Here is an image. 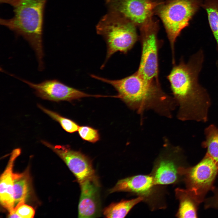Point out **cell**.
Wrapping results in <instances>:
<instances>
[{
  "mask_svg": "<svg viewBox=\"0 0 218 218\" xmlns=\"http://www.w3.org/2000/svg\"><path fill=\"white\" fill-rule=\"evenodd\" d=\"M23 0H0L1 3H5L9 4L14 8L20 5Z\"/></svg>",
  "mask_w": 218,
  "mask_h": 218,
  "instance_id": "cb8c5ba5",
  "label": "cell"
},
{
  "mask_svg": "<svg viewBox=\"0 0 218 218\" xmlns=\"http://www.w3.org/2000/svg\"><path fill=\"white\" fill-rule=\"evenodd\" d=\"M91 77L112 86L118 93L117 98L141 116L145 111L152 110L159 115L170 118L177 106L173 97L163 91L160 83H149L137 71L118 80L94 74Z\"/></svg>",
  "mask_w": 218,
  "mask_h": 218,
  "instance_id": "7a4b0ae2",
  "label": "cell"
},
{
  "mask_svg": "<svg viewBox=\"0 0 218 218\" xmlns=\"http://www.w3.org/2000/svg\"><path fill=\"white\" fill-rule=\"evenodd\" d=\"M176 197L179 202L177 216L179 218H197L198 207L200 203L187 189L177 188Z\"/></svg>",
  "mask_w": 218,
  "mask_h": 218,
  "instance_id": "9a60e30c",
  "label": "cell"
},
{
  "mask_svg": "<svg viewBox=\"0 0 218 218\" xmlns=\"http://www.w3.org/2000/svg\"><path fill=\"white\" fill-rule=\"evenodd\" d=\"M47 0H23L14 8L12 17L0 19L1 25L28 43L35 54L40 71L44 68L42 35L44 11Z\"/></svg>",
  "mask_w": 218,
  "mask_h": 218,
  "instance_id": "3957f363",
  "label": "cell"
},
{
  "mask_svg": "<svg viewBox=\"0 0 218 218\" xmlns=\"http://www.w3.org/2000/svg\"><path fill=\"white\" fill-rule=\"evenodd\" d=\"M201 7L206 12L209 25L216 42L218 52V0H204Z\"/></svg>",
  "mask_w": 218,
  "mask_h": 218,
  "instance_id": "d6986e66",
  "label": "cell"
},
{
  "mask_svg": "<svg viewBox=\"0 0 218 218\" xmlns=\"http://www.w3.org/2000/svg\"><path fill=\"white\" fill-rule=\"evenodd\" d=\"M203 0H163L157 7L155 14L161 20L175 61V44L181 31L187 27L194 15L202 6Z\"/></svg>",
  "mask_w": 218,
  "mask_h": 218,
  "instance_id": "5b68a950",
  "label": "cell"
},
{
  "mask_svg": "<svg viewBox=\"0 0 218 218\" xmlns=\"http://www.w3.org/2000/svg\"><path fill=\"white\" fill-rule=\"evenodd\" d=\"M41 142L63 160L79 183L95 176L90 160L82 153L71 149L68 145H54L44 140Z\"/></svg>",
  "mask_w": 218,
  "mask_h": 218,
  "instance_id": "30bf717a",
  "label": "cell"
},
{
  "mask_svg": "<svg viewBox=\"0 0 218 218\" xmlns=\"http://www.w3.org/2000/svg\"><path fill=\"white\" fill-rule=\"evenodd\" d=\"M155 185L152 176L137 175L119 180L108 192L109 193L119 191L128 192L140 196H146L150 193Z\"/></svg>",
  "mask_w": 218,
  "mask_h": 218,
  "instance_id": "5bb4252c",
  "label": "cell"
},
{
  "mask_svg": "<svg viewBox=\"0 0 218 218\" xmlns=\"http://www.w3.org/2000/svg\"><path fill=\"white\" fill-rule=\"evenodd\" d=\"M37 106L42 111L54 120L60 124L63 129L69 133H73L78 131L79 126L75 122L64 117L56 112L48 109L41 105L38 104Z\"/></svg>",
  "mask_w": 218,
  "mask_h": 218,
  "instance_id": "ffe728a7",
  "label": "cell"
},
{
  "mask_svg": "<svg viewBox=\"0 0 218 218\" xmlns=\"http://www.w3.org/2000/svg\"><path fill=\"white\" fill-rule=\"evenodd\" d=\"M139 28L141 54L139 66L136 71L149 83L159 82L158 54L160 43L157 36L158 22L153 19Z\"/></svg>",
  "mask_w": 218,
  "mask_h": 218,
  "instance_id": "52a82bcc",
  "label": "cell"
},
{
  "mask_svg": "<svg viewBox=\"0 0 218 218\" xmlns=\"http://www.w3.org/2000/svg\"><path fill=\"white\" fill-rule=\"evenodd\" d=\"M21 150L16 148L11 152L7 165L0 178L1 204L10 213L15 208L13 168L15 161Z\"/></svg>",
  "mask_w": 218,
  "mask_h": 218,
  "instance_id": "4fadbf2b",
  "label": "cell"
},
{
  "mask_svg": "<svg viewBox=\"0 0 218 218\" xmlns=\"http://www.w3.org/2000/svg\"><path fill=\"white\" fill-rule=\"evenodd\" d=\"M81 194L78 206V217L94 218L101 212L100 186L95 176L79 183Z\"/></svg>",
  "mask_w": 218,
  "mask_h": 218,
  "instance_id": "7c38bea8",
  "label": "cell"
},
{
  "mask_svg": "<svg viewBox=\"0 0 218 218\" xmlns=\"http://www.w3.org/2000/svg\"><path fill=\"white\" fill-rule=\"evenodd\" d=\"M163 155L157 162L151 175L156 185H167L176 182L180 176L178 166L175 160L182 155V150L172 146L166 138L164 140Z\"/></svg>",
  "mask_w": 218,
  "mask_h": 218,
  "instance_id": "8fae6325",
  "label": "cell"
},
{
  "mask_svg": "<svg viewBox=\"0 0 218 218\" xmlns=\"http://www.w3.org/2000/svg\"><path fill=\"white\" fill-rule=\"evenodd\" d=\"M144 199L143 197L113 203L105 208L103 214L107 218H124L131 209Z\"/></svg>",
  "mask_w": 218,
  "mask_h": 218,
  "instance_id": "e0dca14e",
  "label": "cell"
},
{
  "mask_svg": "<svg viewBox=\"0 0 218 218\" xmlns=\"http://www.w3.org/2000/svg\"><path fill=\"white\" fill-rule=\"evenodd\" d=\"M212 190L214 195L213 196L205 199V208L218 209V188L214 187Z\"/></svg>",
  "mask_w": 218,
  "mask_h": 218,
  "instance_id": "603a6c76",
  "label": "cell"
},
{
  "mask_svg": "<svg viewBox=\"0 0 218 218\" xmlns=\"http://www.w3.org/2000/svg\"><path fill=\"white\" fill-rule=\"evenodd\" d=\"M163 0H105L108 11L116 12L139 28L153 20Z\"/></svg>",
  "mask_w": 218,
  "mask_h": 218,
  "instance_id": "ba28073f",
  "label": "cell"
},
{
  "mask_svg": "<svg viewBox=\"0 0 218 218\" xmlns=\"http://www.w3.org/2000/svg\"><path fill=\"white\" fill-rule=\"evenodd\" d=\"M13 212H15L19 218H31L34 217L35 211L31 206L25 203H20L15 207Z\"/></svg>",
  "mask_w": 218,
  "mask_h": 218,
  "instance_id": "7402d4cb",
  "label": "cell"
},
{
  "mask_svg": "<svg viewBox=\"0 0 218 218\" xmlns=\"http://www.w3.org/2000/svg\"><path fill=\"white\" fill-rule=\"evenodd\" d=\"M178 173L182 177L187 189L201 203L205 196L214 187V182L218 173V167L206 153L201 160L191 167L181 166Z\"/></svg>",
  "mask_w": 218,
  "mask_h": 218,
  "instance_id": "8992f818",
  "label": "cell"
},
{
  "mask_svg": "<svg viewBox=\"0 0 218 218\" xmlns=\"http://www.w3.org/2000/svg\"><path fill=\"white\" fill-rule=\"evenodd\" d=\"M205 139L202 146L207 149L206 154L214 160L218 167V127L210 124L204 130Z\"/></svg>",
  "mask_w": 218,
  "mask_h": 218,
  "instance_id": "ac0fdd59",
  "label": "cell"
},
{
  "mask_svg": "<svg viewBox=\"0 0 218 218\" xmlns=\"http://www.w3.org/2000/svg\"><path fill=\"white\" fill-rule=\"evenodd\" d=\"M205 58L203 49L200 48L190 56L187 62L181 58L178 64H174L167 76L173 97L179 107L177 118L182 121H208L211 100L207 90L199 79Z\"/></svg>",
  "mask_w": 218,
  "mask_h": 218,
  "instance_id": "6da1fadb",
  "label": "cell"
},
{
  "mask_svg": "<svg viewBox=\"0 0 218 218\" xmlns=\"http://www.w3.org/2000/svg\"><path fill=\"white\" fill-rule=\"evenodd\" d=\"M15 207L25 203L29 194L30 179L28 170L21 173H13Z\"/></svg>",
  "mask_w": 218,
  "mask_h": 218,
  "instance_id": "2e32d148",
  "label": "cell"
},
{
  "mask_svg": "<svg viewBox=\"0 0 218 218\" xmlns=\"http://www.w3.org/2000/svg\"><path fill=\"white\" fill-rule=\"evenodd\" d=\"M78 131L80 136L84 140L95 143L100 140L98 131L90 126H79Z\"/></svg>",
  "mask_w": 218,
  "mask_h": 218,
  "instance_id": "44dd1931",
  "label": "cell"
},
{
  "mask_svg": "<svg viewBox=\"0 0 218 218\" xmlns=\"http://www.w3.org/2000/svg\"><path fill=\"white\" fill-rule=\"evenodd\" d=\"M137 27L117 13L108 11L100 19L96 29L97 34L103 36L107 46L104 65L111 57L118 51L127 54L139 38Z\"/></svg>",
  "mask_w": 218,
  "mask_h": 218,
  "instance_id": "277c9868",
  "label": "cell"
},
{
  "mask_svg": "<svg viewBox=\"0 0 218 218\" xmlns=\"http://www.w3.org/2000/svg\"><path fill=\"white\" fill-rule=\"evenodd\" d=\"M215 66L218 72V59L216 61Z\"/></svg>",
  "mask_w": 218,
  "mask_h": 218,
  "instance_id": "d4e9b609",
  "label": "cell"
},
{
  "mask_svg": "<svg viewBox=\"0 0 218 218\" xmlns=\"http://www.w3.org/2000/svg\"><path fill=\"white\" fill-rule=\"evenodd\" d=\"M10 75L27 84L34 90L37 96L44 100L57 102L61 101H71L85 97L103 96L87 94L57 79L46 80L39 83H35L13 74H10Z\"/></svg>",
  "mask_w": 218,
  "mask_h": 218,
  "instance_id": "9c48e42d",
  "label": "cell"
}]
</instances>
